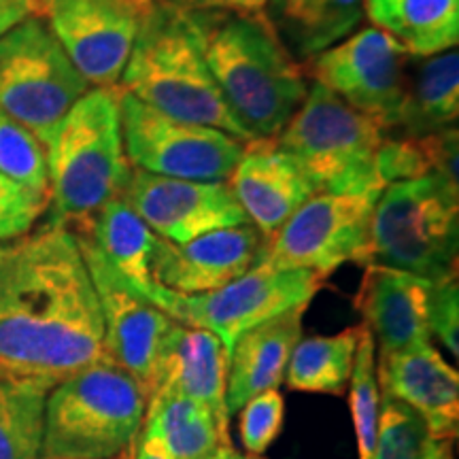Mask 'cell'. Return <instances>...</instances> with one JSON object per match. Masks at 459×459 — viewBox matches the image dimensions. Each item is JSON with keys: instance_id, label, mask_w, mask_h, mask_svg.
Masks as SVG:
<instances>
[{"instance_id": "cell-1", "label": "cell", "mask_w": 459, "mask_h": 459, "mask_svg": "<svg viewBox=\"0 0 459 459\" xmlns=\"http://www.w3.org/2000/svg\"><path fill=\"white\" fill-rule=\"evenodd\" d=\"M99 294L77 237L41 226L0 240V366L57 383L105 358Z\"/></svg>"}, {"instance_id": "cell-2", "label": "cell", "mask_w": 459, "mask_h": 459, "mask_svg": "<svg viewBox=\"0 0 459 459\" xmlns=\"http://www.w3.org/2000/svg\"><path fill=\"white\" fill-rule=\"evenodd\" d=\"M122 85L128 94L170 117L251 141L217 88L204 57L198 11L156 0L143 11Z\"/></svg>"}, {"instance_id": "cell-3", "label": "cell", "mask_w": 459, "mask_h": 459, "mask_svg": "<svg viewBox=\"0 0 459 459\" xmlns=\"http://www.w3.org/2000/svg\"><path fill=\"white\" fill-rule=\"evenodd\" d=\"M204 57L249 139L277 136L307 99V79L266 15L198 11Z\"/></svg>"}, {"instance_id": "cell-4", "label": "cell", "mask_w": 459, "mask_h": 459, "mask_svg": "<svg viewBox=\"0 0 459 459\" xmlns=\"http://www.w3.org/2000/svg\"><path fill=\"white\" fill-rule=\"evenodd\" d=\"M49 177L48 226L74 228L128 186L117 88H91L71 107L45 147Z\"/></svg>"}, {"instance_id": "cell-5", "label": "cell", "mask_w": 459, "mask_h": 459, "mask_svg": "<svg viewBox=\"0 0 459 459\" xmlns=\"http://www.w3.org/2000/svg\"><path fill=\"white\" fill-rule=\"evenodd\" d=\"M147 411L139 383L108 358L49 389L39 459H115L134 446Z\"/></svg>"}, {"instance_id": "cell-6", "label": "cell", "mask_w": 459, "mask_h": 459, "mask_svg": "<svg viewBox=\"0 0 459 459\" xmlns=\"http://www.w3.org/2000/svg\"><path fill=\"white\" fill-rule=\"evenodd\" d=\"M459 187L438 175L385 186L370 217L359 266L426 281L457 277Z\"/></svg>"}, {"instance_id": "cell-7", "label": "cell", "mask_w": 459, "mask_h": 459, "mask_svg": "<svg viewBox=\"0 0 459 459\" xmlns=\"http://www.w3.org/2000/svg\"><path fill=\"white\" fill-rule=\"evenodd\" d=\"M385 136L377 119L313 83L277 141L307 170L317 192L366 194L385 189L377 170Z\"/></svg>"}, {"instance_id": "cell-8", "label": "cell", "mask_w": 459, "mask_h": 459, "mask_svg": "<svg viewBox=\"0 0 459 459\" xmlns=\"http://www.w3.org/2000/svg\"><path fill=\"white\" fill-rule=\"evenodd\" d=\"M88 90L43 17L28 15L0 37V108L45 147Z\"/></svg>"}, {"instance_id": "cell-9", "label": "cell", "mask_w": 459, "mask_h": 459, "mask_svg": "<svg viewBox=\"0 0 459 459\" xmlns=\"http://www.w3.org/2000/svg\"><path fill=\"white\" fill-rule=\"evenodd\" d=\"M325 281L328 279L311 271L254 266L232 283L204 294H177L156 281L134 290L177 324L213 332L228 351L243 332L262 321L294 307H308Z\"/></svg>"}, {"instance_id": "cell-10", "label": "cell", "mask_w": 459, "mask_h": 459, "mask_svg": "<svg viewBox=\"0 0 459 459\" xmlns=\"http://www.w3.org/2000/svg\"><path fill=\"white\" fill-rule=\"evenodd\" d=\"M124 147L132 169L187 181H228L243 145L223 130L170 117L119 88Z\"/></svg>"}, {"instance_id": "cell-11", "label": "cell", "mask_w": 459, "mask_h": 459, "mask_svg": "<svg viewBox=\"0 0 459 459\" xmlns=\"http://www.w3.org/2000/svg\"><path fill=\"white\" fill-rule=\"evenodd\" d=\"M378 196L381 192L315 194L264 238L255 266L311 271L328 279L342 264H359Z\"/></svg>"}, {"instance_id": "cell-12", "label": "cell", "mask_w": 459, "mask_h": 459, "mask_svg": "<svg viewBox=\"0 0 459 459\" xmlns=\"http://www.w3.org/2000/svg\"><path fill=\"white\" fill-rule=\"evenodd\" d=\"M411 54L377 26L361 28L308 57L307 73L355 111L377 119L387 134L400 122Z\"/></svg>"}, {"instance_id": "cell-13", "label": "cell", "mask_w": 459, "mask_h": 459, "mask_svg": "<svg viewBox=\"0 0 459 459\" xmlns=\"http://www.w3.org/2000/svg\"><path fill=\"white\" fill-rule=\"evenodd\" d=\"M77 243L99 294L105 358L128 372L149 398L156 389L166 347L179 324L126 283L88 243L79 238Z\"/></svg>"}, {"instance_id": "cell-14", "label": "cell", "mask_w": 459, "mask_h": 459, "mask_svg": "<svg viewBox=\"0 0 459 459\" xmlns=\"http://www.w3.org/2000/svg\"><path fill=\"white\" fill-rule=\"evenodd\" d=\"M143 11L134 0H34V15L94 88L122 82Z\"/></svg>"}, {"instance_id": "cell-15", "label": "cell", "mask_w": 459, "mask_h": 459, "mask_svg": "<svg viewBox=\"0 0 459 459\" xmlns=\"http://www.w3.org/2000/svg\"><path fill=\"white\" fill-rule=\"evenodd\" d=\"M122 196L160 238L175 245L247 223L228 181L172 179L132 169Z\"/></svg>"}, {"instance_id": "cell-16", "label": "cell", "mask_w": 459, "mask_h": 459, "mask_svg": "<svg viewBox=\"0 0 459 459\" xmlns=\"http://www.w3.org/2000/svg\"><path fill=\"white\" fill-rule=\"evenodd\" d=\"M228 186L245 211L247 221L273 237L317 187L298 160L279 145L277 136L247 141Z\"/></svg>"}, {"instance_id": "cell-17", "label": "cell", "mask_w": 459, "mask_h": 459, "mask_svg": "<svg viewBox=\"0 0 459 459\" xmlns=\"http://www.w3.org/2000/svg\"><path fill=\"white\" fill-rule=\"evenodd\" d=\"M262 245V232L249 221L213 230L183 245L160 238L152 277L177 294H204L251 271Z\"/></svg>"}, {"instance_id": "cell-18", "label": "cell", "mask_w": 459, "mask_h": 459, "mask_svg": "<svg viewBox=\"0 0 459 459\" xmlns=\"http://www.w3.org/2000/svg\"><path fill=\"white\" fill-rule=\"evenodd\" d=\"M381 392L404 402L426 421L440 443H453L459 429V375L432 342H417L377 358Z\"/></svg>"}, {"instance_id": "cell-19", "label": "cell", "mask_w": 459, "mask_h": 459, "mask_svg": "<svg viewBox=\"0 0 459 459\" xmlns=\"http://www.w3.org/2000/svg\"><path fill=\"white\" fill-rule=\"evenodd\" d=\"M429 285L432 281L415 274L364 266L353 307L375 338L378 358L432 338L428 325Z\"/></svg>"}, {"instance_id": "cell-20", "label": "cell", "mask_w": 459, "mask_h": 459, "mask_svg": "<svg viewBox=\"0 0 459 459\" xmlns=\"http://www.w3.org/2000/svg\"><path fill=\"white\" fill-rule=\"evenodd\" d=\"M308 307H294L240 334L228 349V415L243 409L254 395L277 389L285 381L291 351L302 338Z\"/></svg>"}, {"instance_id": "cell-21", "label": "cell", "mask_w": 459, "mask_h": 459, "mask_svg": "<svg viewBox=\"0 0 459 459\" xmlns=\"http://www.w3.org/2000/svg\"><path fill=\"white\" fill-rule=\"evenodd\" d=\"M228 351L213 332L177 325L160 366L156 395H183L204 404L223 426H230L226 409ZM147 398V400H149Z\"/></svg>"}, {"instance_id": "cell-22", "label": "cell", "mask_w": 459, "mask_h": 459, "mask_svg": "<svg viewBox=\"0 0 459 459\" xmlns=\"http://www.w3.org/2000/svg\"><path fill=\"white\" fill-rule=\"evenodd\" d=\"M132 287L153 283L152 268L160 237L124 196L108 200L94 215L71 228Z\"/></svg>"}, {"instance_id": "cell-23", "label": "cell", "mask_w": 459, "mask_h": 459, "mask_svg": "<svg viewBox=\"0 0 459 459\" xmlns=\"http://www.w3.org/2000/svg\"><path fill=\"white\" fill-rule=\"evenodd\" d=\"M266 11L285 48L308 60L355 32L366 0H268Z\"/></svg>"}, {"instance_id": "cell-24", "label": "cell", "mask_w": 459, "mask_h": 459, "mask_svg": "<svg viewBox=\"0 0 459 459\" xmlns=\"http://www.w3.org/2000/svg\"><path fill=\"white\" fill-rule=\"evenodd\" d=\"M139 434L158 440L170 459H209L232 445L230 428L204 404L183 395L149 398Z\"/></svg>"}, {"instance_id": "cell-25", "label": "cell", "mask_w": 459, "mask_h": 459, "mask_svg": "<svg viewBox=\"0 0 459 459\" xmlns=\"http://www.w3.org/2000/svg\"><path fill=\"white\" fill-rule=\"evenodd\" d=\"M459 115V54L457 49L428 56L409 73L400 122L389 134L423 136L455 128Z\"/></svg>"}, {"instance_id": "cell-26", "label": "cell", "mask_w": 459, "mask_h": 459, "mask_svg": "<svg viewBox=\"0 0 459 459\" xmlns=\"http://www.w3.org/2000/svg\"><path fill=\"white\" fill-rule=\"evenodd\" d=\"M54 385L0 366V459H39L45 402Z\"/></svg>"}, {"instance_id": "cell-27", "label": "cell", "mask_w": 459, "mask_h": 459, "mask_svg": "<svg viewBox=\"0 0 459 459\" xmlns=\"http://www.w3.org/2000/svg\"><path fill=\"white\" fill-rule=\"evenodd\" d=\"M372 24L398 39L411 56L443 54L457 48L459 0H389Z\"/></svg>"}, {"instance_id": "cell-28", "label": "cell", "mask_w": 459, "mask_h": 459, "mask_svg": "<svg viewBox=\"0 0 459 459\" xmlns=\"http://www.w3.org/2000/svg\"><path fill=\"white\" fill-rule=\"evenodd\" d=\"M364 324L338 334L300 338L285 370L287 387L307 394H342L351 378Z\"/></svg>"}, {"instance_id": "cell-29", "label": "cell", "mask_w": 459, "mask_h": 459, "mask_svg": "<svg viewBox=\"0 0 459 459\" xmlns=\"http://www.w3.org/2000/svg\"><path fill=\"white\" fill-rule=\"evenodd\" d=\"M457 128L423 136L387 134L377 156L378 179L383 186H389L395 181L438 175L457 186Z\"/></svg>"}, {"instance_id": "cell-30", "label": "cell", "mask_w": 459, "mask_h": 459, "mask_svg": "<svg viewBox=\"0 0 459 459\" xmlns=\"http://www.w3.org/2000/svg\"><path fill=\"white\" fill-rule=\"evenodd\" d=\"M443 445L411 406L381 392V419L372 459H438Z\"/></svg>"}, {"instance_id": "cell-31", "label": "cell", "mask_w": 459, "mask_h": 459, "mask_svg": "<svg viewBox=\"0 0 459 459\" xmlns=\"http://www.w3.org/2000/svg\"><path fill=\"white\" fill-rule=\"evenodd\" d=\"M349 402L358 438L359 459H372L378 436V419H381V385L377 375V347L375 338L364 325L351 378H349Z\"/></svg>"}, {"instance_id": "cell-32", "label": "cell", "mask_w": 459, "mask_h": 459, "mask_svg": "<svg viewBox=\"0 0 459 459\" xmlns=\"http://www.w3.org/2000/svg\"><path fill=\"white\" fill-rule=\"evenodd\" d=\"M0 172L37 192L49 194L45 145L3 108H0Z\"/></svg>"}, {"instance_id": "cell-33", "label": "cell", "mask_w": 459, "mask_h": 459, "mask_svg": "<svg viewBox=\"0 0 459 459\" xmlns=\"http://www.w3.org/2000/svg\"><path fill=\"white\" fill-rule=\"evenodd\" d=\"M285 400L277 389H268L247 400L240 409V440L251 455H264L283 429Z\"/></svg>"}, {"instance_id": "cell-34", "label": "cell", "mask_w": 459, "mask_h": 459, "mask_svg": "<svg viewBox=\"0 0 459 459\" xmlns=\"http://www.w3.org/2000/svg\"><path fill=\"white\" fill-rule=\"evenodd\" d=\"M49 194L24 186L0 172V240L24 237L48 213Z\"/></svg>"}, {"instance_id": "cell-35", "label": "cell", "mask_w": 459, "mask_h": 459, "mask_svg": "<svg viewBox=\"0 0 459 459\" xmlns=\"http://www.w3.org/2000/svg\"><path fill=\"white\" fill-rule=\"evenodd\" d=\"M428 325L449 349L453 358L459 355V285L457 277L432 281L428 291Z\"/></svg>"}, {"instance_id": "cell-36", "label": "cell", "mask_w": 459, "mask_h": 459, "mask_svg": "<svg viewBox=\"0 0 459 459\" xmlns=\"http://www.w3.org/2000/svg\"><path fill=\"white\" fill-rule=\"evenodd\" d=\"M175 3L194 11L230 15H262L268 7V0H175Z\"/></svg>"}, {"instance_id": "cell-37", "label": "cell", "mask_w": 459, "mask_h": 459, "mask_svg": "<svg viewBox=\"0 0 459 459\" xmlns=\"http://www.w3.org/2000/svg\"><path fill=\"white\" fill-rule=\"evenodd\" d=\"M28 15H34L32 0H0V37Z\"/></svg>"}, {"instance_id": "cell-38", "label": "cell", "mask_w": 459, "mask_h": 459, "mask_svg": "<svg viewBox=\"0 0 459 459\" xmlns=\"http://www.w3.org/2000/svg\"><path fill=\"white\" fill-rule=\"evenodd\" d=\"M132 459H170V455L158 440L139 434L134 440V446H132Z\"/></svg>"}, {"instance_id": "cell-39", "label": "cell", "mask_w": 459, "mask_h": 459, "mask_svg": "<svg viewBox=\"0 0 459 459\" xmlns=\"http://www.w3.org/2000/svg\"><path fill=\"white\" fill-rule=\"evenodd\" d=\"M387 4L389 0H366V15H368L370 20H375V17L387 7Z\"/></svg>"}, {"instance_id": "cell-40", "label": "cell", "mask_w": 459, "mask_h": 459, "mask_svg": "<svg viewBox=\"0 0 459 459\" xmlns=\"http://www.w3.org/2000/svg\"><path fill=\"white\" fill-rule=\"evenodd\" d=\"M238 457H240V453L234 449L232 445H226V446H221L215 455H211L209 459H238Z\"/></svg>"}, {"instance_id": "cell-41", "label": "cell", "mask_w": 459, "mask_h": 459, "mask_svg": "<svg viewBox=\"0 0 459 459\" xmlns=\"http://www.w3.org/2000/svg\"><path fill=\"white\" fill-rule=\"evenodd\" d=\"M438 459H453V451H451V443L443 445V451H440Z\"/></svg>"}, {"instance_id": "cell-42", "label": "cell", "mask_w": 459, "mask_h": 459, "mask_svg": "<svg viewBox=\"0 0 459 459\" xmlns=\"http://www.w3.org/2000/svg\"><path fill=\"white\" fill-rule=\"evenodd\" d=\"M134 3H136V4H139V7H141V9H147V7H149V4H152V3H156V0H134Z\"/></svg>"}, {"instance_id": "cell-43", "label": "cell", "mask_w": 459, "mask_h": 459, "mask_svg": "<svg viewBox=\"0 0 459 459\" xmlns=\"http://www.w3.org/2000/svg\"><path fill=\"white\" fill-rule=\"evenodd\" d=\"M115 459H132V449L128 451V453H124V455H119V457H115Z\"/></svg>"}, {"instance_id": "cell-44", "label": "cell", "mask_w": 459, "mask_h": 459, "mask_svg": "<svg viewBox=\"0 0 459 459\" xmlns=\"http://www.w3.org/2000/svg\"><path fill=\"white\" fill-rule=\"evenodd\" d=\"M238 459H264L262 455H240Z\"/></svg>"}, {"instance_id": "cell-45", "label": "cell", "mask_w": 459, "mask_h": 459, "mask_svg": "<svg viewBox=\"0 0 459 459\" xmlns=\"http://www.w3.org/2000/svg\"><path fill=\"white\" fill-rule=\"evenodd\" d=\"M32 3H34V0H32Z\"/></svg>"}]
</instances>
